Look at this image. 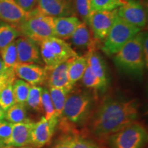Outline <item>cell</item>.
Segmentation results:
<instances>
[{"label":"cell","mask_w":148,"mask_h":148,"mask_svg":"<svg viewBox=\"0 0 148 148\" xmlns=\"http://www.w3.org/2000/svg\"><path fill=\"white\" fill-rule=\"evenodd\" d=\"M139 106L134 99L105 98L88 120L90 133L97 138H107L136 122L139 116Z\"/></svg>","instance_id":"1"},{"label":"cell","mask_w":148,"mask_h":148,"mask_svg":"<svg viewBox=\"0 0 148 148\" xmlns=\"http://www.w3.org/2000/svg\"><path fill=\"white\" fill-rule=\"evenodd\" d=\"M143 34L140 31L113 56L116 66L125 73L138 75L143 73L146 66L142 47Z\"/></svg>","instance_id":"2"},{"label":"cell","mask_w":148,"mask_h":148,"mask_svg":"<svg viewBox=\"0 0 148 148\" xmlns=\"http://www.w3.org/2000/svg\"><path fill=\"white\" fill-rule=\"evenodd\" d=\"M93 105L94 98L89 92L81 90H71L61 116H64L72 124H83L89 119Z\"/></svg>","instance_id":"3"},{"label":"cell","mask_w":148,"mask_h":148,"mask_svg":"<svg viewBox=\"0 0 148 148\" xmlns=\"http://www.w3.org/2000/svg\"><path fill=\"white\" fill-rule=\"evenodd\" d=\"M53 18L40 13L35 8L25 21L14 27L20 34L30 38L38 45L44 40L55 36Z\"/></svg>","instance_id":"4"},{"label":"cell","mask_w":148,"mask_h":148,"mask_svg":"<svg viewBox=\"0 0 148 148\" xmlns=\"http://www.w3.org/2000/svg\"><path fill=\"white\" fill-rule=\"evenodd\" d=\"M145 127L134 122L107 137L110 148H143L147 143Z\"/></svg>","instance_id":"5"},{"label":"cell","mask_w":148,"mask_h":148,"mask_svg":"<svg viewBox=\"0 0 148 148\" xmlns=\"http://www.w3.org/2000/svg\"><path fill=\"white\" fill-rule=\"evenodd\" d=\"M42 60L45 66H53L77 56L70 44L56 36L44 40L38 44Z\"/></svg>","instance_id":"6"},{"label":"cell","mask_w":148,"mask_h":148,"mask_svg":"<svg viewBox=\"0 0 148 148\" xmlns=\"http://www.w3.org/2000/svg\"><path fill=\"white\" fill-rule=\"evenodd\" d=\"M140 31L141 29L126 23L117 16L106 39L103 40L101 49L106 55L114 56L128 40Z\"/></svg>","instance_id":"7"},{"label":"cell","mask_w":148,"mask_h":148,"mask_svg":"<svg viewBox=\"0 0 148 148\" xmlns=\"http://www.w3.org/2000/svg\"><path fill=\"white\" fill-rule=\"evenodd\" d=\"M118 16L117 9L112 10L92 11L89 25L94 38L98 42L103 41Z\"/></svg>","instance_id":"8"},{"label":"cell","mask_w":148,"mask_h":148,"mask_svg":"<svg viewBox=\"0 0 148 148\" xmlns=\"http://www.w3.org/2000/svg\"><path fill=\"white\" fill-rule=\"evenodd\" d=\"M117 14L126 23L140 29L147 23V10L139 1L126 0L117 8Z\"/></svg>","instance_id":"9"},{"label":"cell","mask_w":148,"mask_h":148,"mask_svg":"<svg viewBox=\"0 0 148 148\" xmlns=\"http://www.w3.org/2000/svg\"><path fill=\"white\" fill-rule=\"evenodd\" d=\"M59 116L54 114L50 119L44 116L34 123L32 131V143L34 148H41L51 141L56 128L59 122Z\"/></svg>","instance_id":"10"},{"label":"cell","mask_w":148,"mask_h":148,"mask_svg":"<svg viewBox=\"0 0 148 148\" xmlns=\"http://www.w3.org/2000/svg\"><path fill=\"white\" fill-rule=\"evenodd\" d=\"M35 8L40 13L53 18L73 16L71 0H38Z\"/></svg>","instance_id":"11"},{"label":"cell","mask_w":148,"mask_h":148,"mask_svg":"<svg viewBox=\"0 0 148 148\" xmlns=\"http://www.w3.org/2000/svg\"><path fill=\"white\" fill-rule=\"evenodd\" d=\"M15 43L17 51L18 62L31 64L41 63L42 59L40 57L39 47L34 40L23 36L16 38Z\"/></svg>","instance_id":"12"},{"label":"cell","mask_w":148,"mask_h":148,"mask_svg":"<svg viewBox=\"0 0 148 148\" xmlns=\"http://www.w3.org/2000/svg\"><path fill=\"white\" fill-rule=\"evenodd\" d=\"M15 76L31 85L40 86L45 82V67L37 64L17 62L14 68Z\"/></svg>","instance_id":"13"},{"label":"cell","mask_w":148,"mask_h":148,"mask_svg":"<svg viewBox=\"0 0 148 148\" xmlns=\"http://www.w3.org/2000/svg\"><path fill=\"white\" fill-rule=\"evenodd\" d=\"M27 12L14 0H0V20L16 27L28 17Z\"/></svg>","instance_id":"14"},{"label":"cell","mask_w":148,"mask_h":148,"mask_svg":"<svg viewBox=\"0 0 148 148\" xmlns=\"http://www.w3.org/2000/svg\"><path fill=\"white\" fill-rule=\"evenodd\" d=\"M68 62L69 60L53 66H45V82L48 87L73 89L68 78Z\"/></svg>","instance_id":"15"},{"label":"cell","mask_w":148,"mask_h":148,"mask_svg":"<svg viewBox=\"0 0 148 148\" xmlns=\"http://www.w3.org/2000/svg\"><path fill=\"white\" fill-rule=\"evenodd\" d=\"M34 122L27 121L13 123L12 134L9 146L12 147H21L29 146L32 143V131Z\"/></svg>","instance_id":"16"},{"label":"cell","mask_w":148,"mask_h":148,"mask_svg":"<svg viewBox=\"0 0 148 148\" xmlns=\"http://www.w3.org/2000/svg\"><path fill=\"white\" fill-rule=\"evenodd\" d=\"M69 39L74 46L81 49H87L88 51L96 50L98 42L90 32V27L84 22H81Z\"/></svg>","instance_id":"17"},{"label":"cell","mask_w":148,"mask_h":148,"mask_svg":"<svg viewBox=\"0 0 148 148\" xmlns=\"http://www.w3.org/2000/svg\"><path fill=\"white\" fill-rule=\"evenodd\" d=\"M81 22L75 16L54 18L53 30L55 36L62 40L69 39Z\"/></svg>","instance_id":"18"},{"label":"cell","mask_w":148,"mask_h":148,"mask_svg":"<svg viewBox=\"0 0 148 148\" xmlns=\"http://www.w3.org/2000/svg\"><path fill=\"white\" fill-rule=\"evenodd\" d=\"M88 66L92 73L97 77L105 86H108V77L105 61L96 50L88 51L86 55Z\"/></svg>","instance_id":"19"},{"label":"cell","mask_w":148,"mask_h":148,"mask_svg":"<svg viewBox=\"0 0 148 148\" xmlns=\"http://www.w3.org/2000/svg\"><path fill=\"white\" fill-rule=\"evenodd\" d=\"M87 66V58L86 56H79L77 55L69 59L67 72L68 78L71 86H73L75 83L81 79Z\"/></svg>","instance_id":"20"},{"label":"cell","mask_w":148,"mask_h":148,"mask_svg":"<svg viewBox=\"0 0 148 148\" xmlns=\"http://www.w3.org/2000/svg\"><path fill=\"white\" fill-rule=\"evenodd\" d=\"M72 90L73 89L66 88L49 87L48 88L53 107H54L56 114L58 115L59 117H61L62 116L66 97Z\"/></svg>","instance_id":"21"},{"label":"cell","mask_w":148,"mask_h":148,"mask_svg":"<svg viewBox=\"0 0 148 148\" xmlns=\"http://www.w3.org/2000/svg\"><path fill=\"white\" fill-rule=\"evenodd\" d=\"M0 57L3 61L4 71H14V66L18 62L15 40L0 51Z\"/></svg>","instance_id":"22"},{"label":"cell","mask_w":148,"mask_h":148,"mask_svg":"<svg viewBox=\"0 0 148 148\" xmlns=\"http://www.w3.org/2000/svg\"><path fill=\"white\" fill-rule=\"evenodd\" d=\"M15 79V77H12L7 79L0 88V106L4 111L15 103L12 90V84Z\"/></svg>","instance_id":"23"},{"label":"cell","mask_w":148,"mask_h":148,"mask_svg":"<svg viewBox=\"0 0 148 148\" xmlns=\"http://www.w3.org/2000/svg\"><path fill=\"white\" fill-rule=\"evenodd\" d=\"M4 119L12 123L29 121L27 119V111L25 104L15 103L5 111Z\"/></svg>","instance_id":"24"},{"label":"cell","mask_w":148,"mask_h":148,"mask_svg":"<svg viewBox=\"0 0 148 148\" xmlns=\"http://www.w3.org/2000/svg\"><path fill=\"white\" fill-rule=\"evenodd\" d=\"M19 35L16 27L8 23H0V51L15 40Z\"/></svg>","instance_id":"25"},{"label":"cell","mask_w":148,"mask_h":148,"mask_svg":"<svg viewBox=\"0 0 148 148\" xmlns=\"http://www.w3.org/2000/svg\"><path fill=\"white\" fill-rule=\"evenodd\" d=\"M31 85L21 79H14L12 90L15 103L25 104Z\"/></svg>","instance_id":"26"},{"label":"cell","mask_w":148,"mask_h":148,"mask_svg":"<svg viewBox=\"0 0 148 148\" xmlns=\"http://www.w3.org/2000/svg\"><path fill=\"white\" fill-rule=\"evenodd\" d=\"M42 88V87L41 86L37 85L31 86L25 103V105H27L29 108L40 113L43 112L40 103V94H41Z\"/></svg>","instance_id":"27"},{"label":"cell","mask_w":148,"mask_h":148,"mask_svg":"<svg viewBox=\"0 0 148 148\" xmlns=\"http://www.w3.org/2000/svg\"><path fill=\"white\" fill-rule=\"evenodd\" d=\"M81 79H82V84L84 85V86L95 90L96 92L103 91L107 87L97 77L95 76V75L92 73L88 66Z\"/></svg>","instance_id":"28"},{"label":"cell","mask_w":148,"mask_h":148,"mask_svg":"<svg viewBox=\"0 0 148 148\" xmlns=\"http://www.w3.org/2000/svg\"><path fill=\"white\" fill-rule=\"evenodd\" d=\"M74 7L75 11L84 22L89 25L90 16L92 12L91 8V0H75Z\"/></svg>","instance_id":"29"},{"label":"cell","mask_w":148,"mask_h":148,"mask_svg":"<svg viewBox=\"0 0 148 148\" xmlns=\"http://www.w3.org/2000/svg\"><path fill=\"white\" fill-rule=\"evenodd\" d=\"M126 0H91L92 11L112 10L119 8Z\"/></svg>","instance_id":"30"},{"label":"cell","mask_w":148,"mask_h":148,"mask_svg":"<svg viewBox=\"0 0 148 148\" xmlns=\"http://www.w3.org/2000/svg\"><path fill=\"white\" fill-rule=\"evenodd\" d=\"M40 103H41L42 112L45 114L44 117L46 119H50L51 116L56 114L54 107L47 88H42L41 94H40Z\"/></svg>","instance_id":"31"},{"label":"cell","mask_w":148,"mask_h":148,"mask_svg":"<svg viewBox=\"0 0 148 148\" xmlns=\"http://www.w3.org/2000/svg\"><path fill=\"white\" fill-rule=\"evenodd\" d=\"M13 123L8 121H0V140L5 145L9 146Z\"/></svg>","instance_id":"32"},{"label":"cell","mask_w":148,"mask_h":148,"mask_svg":"<svg viewBox=\"0 0 148 148\" xmlns=\"http://www.w3.org/2000/svg\"><path fill=\"white\" fill-rule=\"evenodd\" d=\"M72 148H99L97 144L80 136H74Z\"/></svg>","instance_id":"33"},{"label":"cell","mask_w":148,"mask_h":148,"mask_svg":"<svg viewBox=\"0 0 148 148\" xmlns=\"http://www.w3.org/2000/svg\"><path fill=\"white\" fill-rule=\"evenodd\" d=\"M73 137V135L70 134L62 136L53 148H72Z\"/></svg>","instance_id":"34"},{"label":"cell","mask_w":148,"mask_h":148,"mask_svg":"<svg viewBox=\"0 0 148 148\" xmlns=\"http://www.w3.org/2000/svg\"><path fill=\"white\" fill-rule=\"evenodd\" d=\"M24 10L30 12L35 9L38 0H14Z\"/></svg>","instance_id":"35"},{"label":"cell","mask_w":148,"mask_h":148,"mask_svg":"<svg viewBox=\"0 0 148 148\" xmlns=\"http://www.w3.org/2000/svg\"><path fill=\"white\" fill-rule=\"evenodd\" d=\"M142 47H143V52L144 56V59H145V65L146 67H147L148 64V36L147 32L144 33L143 34Z\"/></svg>","instance_id":"36"},{"label":"cell","mask_w":148,"mask_h":148,"mask_svg":"<svg viewBox=\"0 0 148 148\" xmlns=\"http://www.w3.org/2000/svg\"><path fill=\"white\" fill-rule=\"evenodd\" d=\"M4 67H3V61L1 60V57H0V76H1L2 74L4 73Z\"/></svg>","instance_id":"37"},{"label":"cell","mask_w":148,"mask_h":148,"mask_svg":"<svg viewBox=\"0 0 148 148\" xmlns=\"http://www.w3.org/2000/svg\"><path fill=\"white\" fill-rule=\"evenodd\" d=\"M4 116H5V111L3 110L1 106H0V121L4 119Z\"/></svg>","instance_id":"38"},{"label":"cell","mask_w":148,"mask_h":148,"mask_svg":"<svg viewBox=\"0 0 148 148\" xmlns=\"http://www.w3.org/2000/svg\"><path fill=\"white\" fill-rule=\"evenodd\" d=\"M0 148H12V147H10V146H6L3 144L2 142L0 140Z\"/></svg>","instance_id":"39"},{"label":"cell","mask_w":148,"mask_h":148,"mask_svg":"<svg viewBox=\"0 0 148 148\" xmlns=\"http://www.w3.org/2000/svg\"><path fill=\"white\" fill-rule=\"evenodd\" d=\"M14 148H34V147H29V146H25V147H14Z\"/></svg>","instance_id":"40"}]
</instances>
